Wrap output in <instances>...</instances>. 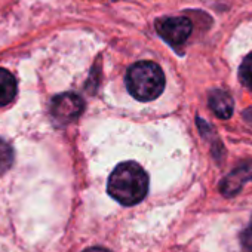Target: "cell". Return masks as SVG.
Returning <instances> with one entry per match:
<instances>
[{
    "label": "cell",
    "mask_w": 252,
    "mask_h": 252,
    "mask_svg": "<svg viewBox=\"0 0 252 252\" xmlns=\"http://www.w3.org/2000/svg\"><path fill=\"white\" fill-rule=\"evenodd\" d=\"M83 252H110V251H107L104 248H89V249H86Z\"/></svg>",
    "instance_id": "30bf717a"
},
{
    "label": "cell",
    "mask_w": 252,
    "mask_h": 252,
    "mask_svg": "<svg viewBox=\"0 0 252 252\" xmlns=\"http://www.w3.org/2000/svg\"><path fill=\"white\" fill-rule=\"evenodd\" d=\"M14 162V150L9 143L0 138V174H3L12 166Z\"/></svg>",
    "instance_id": "ba28073f"
},
{
    "label": "cell",
    "mask_w": 252,
    "mask_h": 252,
    "mask_svg": "<svg viewBox=\"0 0 252 252\" xmlns=\"http://www.w3.org/2000/svg\"><path fill=\"white\" fill-rule=\"evenodd\" d=\"M209 107L220 119H228L233 114L234 104L230 94L221 89H215L209 95Z\"/></svg>",
    "instance_id": "8992f818"
},
{
    "label": "cell",
    "mask_w": 252,
    "mask_h": 252,
    "mask_svg": "<svg viewBox=\"0 0 252 252\" xmlns=\"http://www.w3.org/2000/svg\"><path fill=\"white\" fill-rule=\"evenodd\" d=\"M126 86L138 101H153L165 89V74L158 64L140 61L128 70Z\"/></svg>",
    "instance_id": "7a4b0ae2"
},
{
    "label": "cell",
    "mask_w": 252,
    "mask_h": 252,
    "mask_svg": "<svg viewBox=\"0 0 252 252\" xmlns=\"http://www.w3.org/2000/svg\"><path fill=\"white\" fill-rule=\"evenodd\" d=\"M17 80L12 73L0 68V105H8L17 96Z\"/></svg>",
    "instance_id": "52a82bcc"
},
{
    "label": "cell",
    "mask_w": 252,
    "mask_h": 252,
    "mask_svg": "<svg viewBox=\"0 0 252 252\" xmlns=\"http://www.w3.org/2000/svg\"><path fill=\"white\" fill-rule=\"evenodd\" d=\"M252 180V162L243 163L239 168H236L228 177H225L221 183V191L224 196H234L240 191L242 186Z\"/></svg>",
    "instance_id": "5b68a950"
},
{
    "label": "cell",
    "mask_w": 252,
    "mask_h": 252,
    "mask_svg": "<svg viewBox=\"0 0 252 252\" xmlns=\"http://www.w3.org/2000/svg\"><path fill=\"white\" fill-rule=\"evenodd\" d=\"M83 99L71 92L57 95L51 102V113L55 120L61 123H70L77 119L83 111Z\"/></svg>",
    "instance_id": "277c9868"
},
{
    "label": "cell",
    "mask_w": 252,
    "mask_h": 252,
    "mask_svg": "<svg viewBox=\"0 0 252 252\" xmlns=\"http://www.w3.org/2000/svg\"><path fill=\"white\" fill-rule=\"evenodd\" d=\"M158 33L172 46H181L190 36L193 26L191 21L186 17H172L163 18L156 24Z\"/></svg>",
    "instance_id": "3957f363"
},
{
    "label": "cell",
    "mask_w": 252,
    "mask_h": 252,
    "mask_svg": "<svg viewBox=\"0 0 252 252\" xmlns=\"http://www.w3.org/2000/svg\"><path fill=\"white\" fill-rule=\"evenodd\" d=\"M251 233H252V227H251Z\"/></svg>",
    "instance_id": "8fae6325"
},
{
    "label": "cell",
    "mask_w": 252,
    "mask_h": 252,
    "mask_svg": "<svg viewBox=\"0 0 252 252\" xmlns=\"http://www.w3.org/2000/svg\"><path fill=\"white\" fill-rule=\"evenodd\" d=\"M239 74H240V80L243 82V85L252 91V54H249L243 60Z\"/></svg>",
    "instance_id": "9c48e42d"
},
{
    "label": "cell",
    "mask_w": 252,
    "mask_h": 252,
    "mask_svg": "<svg viewBox=\"0 0 252 252\" xmlns=\"http://www.w3.org/2000/svg\"><path fill=\"white\" fill-rule=\"evenodd\" d=\"M108 194L125 206L140 203L149 191V177L135 162H123L111 172L107 184Z\"/></svg>",
    "instance_id": "6da1fadb"
}]
</instances>
